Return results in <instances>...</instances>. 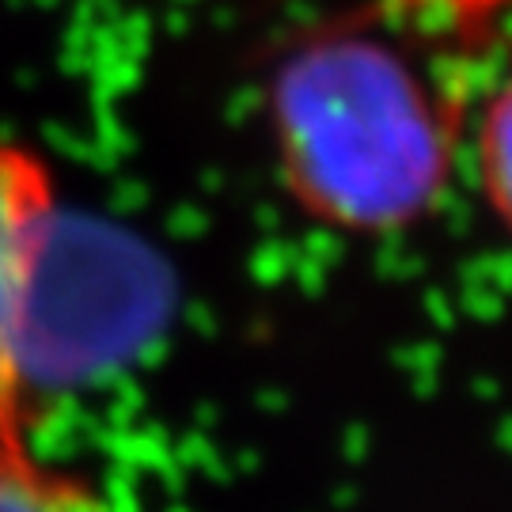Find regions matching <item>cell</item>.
<instances>
[{
  "instance_id": "obj_1",
  "label": "cell",
  "mask_w": 512,
  "mask_h": 512,
  "mask_svg": "<svg viewBox=\"0 0 512 512\" xmlns=\"http://www.w3.org/2000/svg\"><path fill=\"white\" fill-rule=\"evenodd\" d=\"M277 179L308 220L357 239L418 228L448 198L463 110L372 23L296 38L266 88Z\"/></svg>"
},
{
  "instance_id": "obj_2",
  "label": "cell",
  "mask_w": 512,
  "mask_h": 512,
  "mask_svg": "<svg viewBox=\"0 0 512 512\" xmlns=\"http://www.w3.org/2000/svg\"><path fill=\"white\" fill-rule=\"evenodd\" d=\"M54 239V167L35 145L0 133V425L31 421V346Z\"/></svg>"
},
{
  "instance_id": "obj_3",
  "label": "cell",
  "mask_w": 512,
  "mask_h": 512,
  "mask_svg": "<svg viewBox=\"0 0 512 512\" xmlns=\"http://www.w3.org/2000/svg\"><path fill=\"white\" fill-rule=\"evenodd\" d=\"M0 512H107L92 478L38 456L31 421L0 425Z\"/></svg>"
},
{
  "instance_id": "obj_4",
  "label": "cell",
  "mask_w": 512,
  "mask_h": 512,
  "mask_svg": "<svg viewBox=\"0 0 512 512\" xmlns=\"http://www.w3.org/2000/svg\"><path fill=\"white\" fill-rule=\"evenodd\" d=\"M475 179L497 228L512 239V73L486 95L475 126Z\"/></svg>"
},
{
  "instance_id": "obj_5",
  "label": "cell",
  "mask_w": 512,
  "mask_h": 512,
  "mask_svg": "<svg viewBox=\"0 0 512 512\" xmlns=\"http://www.w3.org/2000/svg\"><path fill=\"white\" fill-rule=\"evenodd\" d=\"M395 4L410 16L440 23L459 38H482L512 12V0H395Z\"/></svg>"
}]
</instances>
